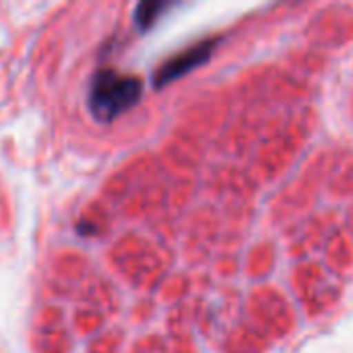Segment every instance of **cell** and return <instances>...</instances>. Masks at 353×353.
Wrapping results in <instances>:
<instances>
[{"mask_svg": "<svg viewBox=\"0 0 353 353\" xmlns=\"http://www.w3.org/2000/svg\"><path fill=\"white\" fill-rule=\"evenodd\" d=\"M143 95V81L132 74H120L112 68H101L93 74L87 95V105L97 122H112L128 112Z\"/></svg>", "mask_w": 353, "mask_h": 353, "instance_id": "6da1fadb", "label": "cell"}, {"mask_svg": "<svg viewBox=\"0 0 353 353\" xmlns=\"http://www.w3.org/2000/svg\"><path fill=\"white\" fill-rule=\"evenodd\" d=\"M217 41H219L217 37L203 39V41H199V43L188 46L186 50L178 52V54L172 56L170 60H165V62L159 66V70L153 74V85H155L157 89H161V87L170 85L172 81L184 77L186 72L194 70V68L201 66L203 62H207V60L211 58V54H213Z\"/></svg>", "mask_w": 353, "mask_h": 353, "instance_id": "7a4b0ae2", "label": "cell"}, {"mask_svg": "<svg viewBox=\"0 0 353 353\" xmlns=\"http://www.w3.org/2000/svg\"><path fill=\"white\" fill-rule=\"evenodd\" d=\"M170 8L168 2H159V0H147L141 2L134 8V23L141 31H147L149 27H153V23L161 17V12H165Z\"/></svg>", "mask_w": 353, "mask_h": 353, "instance_id": "3957f363", "label": "cell"}]
</instances>
